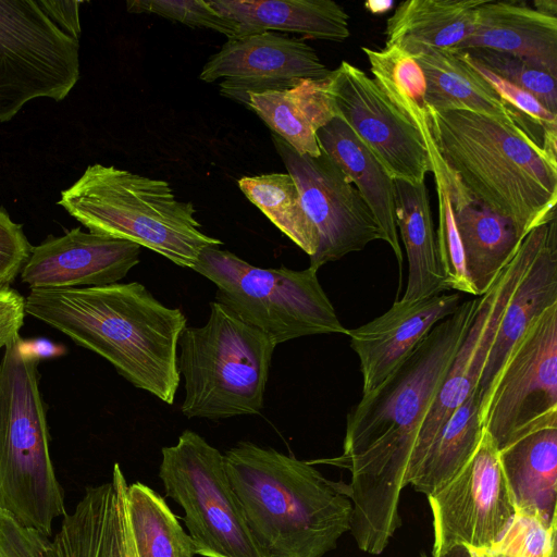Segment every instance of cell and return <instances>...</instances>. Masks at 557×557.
Returning <instances> with one entry per match:
<instances>
[{"mask_svg":"<svg viewBox=\"0 0 557 557\" xmlns=\"http://www.w3.org/2000/svg\"><path fill=\"white\" fill-rule=\"evenodd\" d=\"M478 297L438 322L346 419L343 454L309 460L351 473L350 530L358 547L381 554L400 525L398 504L422 423L472 322Z\"/></svg>","mask_w":557,"mask_h":557,"instance_id":"cell-1","label":"cell"},{"mask_svg":"<svg viewBox=\"0 0 557 557\" xmlns=\"http://www.w3.org/2000/svg\"><path fill=\"white\" fill-rule=\"evenodd\" d=\"M25 312L109 361L135 387L172 405L187 318L139 282L30 289Z\"/></svg>","mask_w":557,"mask_h":557,"instance_id":"cell-2","label":"cell"},{"mask_svg":"<svg viewBox=\"0 0 557 557\" xmlns=\"http://www.w3.org/2000/svg\"><path fill=\"white\" fill-rule=\"evenodd\" d=\"M428 112L447 181L522 237L556 218L557 159L525 125L462 109Z\"/></svg>","mask_w":557,"mask_h":557,"instance_id":"cell-3","label":"cell"},{"mask_svg":"<svg viewBox=\"0 0 557 557\" xmlns=\"http://www.w3.org/2000/svg\"><path fill=\"white\" fill-rule=\"evenodd\" d=\"M223 456L263 557H322L350 530L348 484L326 479L308 461L251 442H239Z\"/></svg>","mask_w":557,"mask_h":557,"instance_id":"cell-4","label":"cell"},{"mask_svg":"<svg viewBox=\"0 0 557 557\" xmlns=\"http://www.w3.org/2000/svg\"><path fill=\"white\" fill-rule=\"evenodd\" d=\"M58 205L90 233L128 240L183 268L223 244L200 230L194 205L178 200L168 182L113 165H88Z\"/></svg>","mask_w":557,"mask_h":557,"instance_id":"cell-5","label":"cell"},{"mask_svg":"<svg viewBox=\"0 0 557 557\" xmlns=\"http://www.w3.org/2000/svg\"><path fill=\"white\" fill-rule=\"evenodd\" d=\"M38 361L20 333L0 361V510L50 537L66 510L49 451Z\"/></svg>","mask_w":557,"mask_h":557,"instance_id":"cell-6","label":"cell"},{"mask_svg":"<svg viewBox=\"0 0 557 557\" xmlns=\"http://www.w3.org/2000/svg\"><path fill=\"white\" fill-rule=\"evenodd\" d=\"M275 347L265 333L211 301L206 324L186 326L178 339L181 412L209 420L258 414Z\"/></svg>","mask_w":557,"mask_h":557,"instance_id":"cell-7","label":"cell"},{"mask_svg":"<svg viewBox=\"0 0 557 557\" xmlns=\"http://www.w3.org/2000/svg\"><path fill=\"white\" fill-rule=\"evenodd\" d=\"M79 1L0 0V123L79 79Z\"/></svg>","mask_w":557,"mask_h":557,"instance_id":"cell-8","label":"cell"},{"mask_svg":"<svg viewBox=\"0 0 557 557\" xmlns=\"http://www.w3.org/2000/svg\"><path fill=\"white\" fill-rule=\"evenodd\" d=\"M216 286L215 301L270 336L276 345L318 334H347L323 290L318 270L264 269L207 247L193 268Z\"/></svg>","mask_w":557,"mask_h":557,"instance_id":"cell-9","label":"cell"},{"mask_svg":"<svg viewBox=\"0 0 557 557\" xmlns=\"http://www.w3.org/2000/svg\"><path fill=\"white\" fill-rule=\"evenodd\" d=\"M159 478L184 510L195 553L203 557H263L248 529L223 454L185 430L161 449Z\"/></svg>","mask_w":557,"mask_h":557,"instance_id":"cell-10","label":"cell"},{"mask_svg":"<svg viewBox=\"0 0 557 557\" xmlns=\"http://www.w3.org/2000/svg\"><path fill=\"white\" fill-rule=\"evenodd\" d=\"M480 419L498 450L557 426V304L545 309L507 356L486 396Z\"/></svg>","mask_w":557,"mask_h":557,"instance_id":"cell-11","label":"cell"},{"mask_svg":"<svg viewBox=\"0 0 557 557\" xmlns=\"http://www.w3.org/2000/svg\"><path fill=\"white\" fill-rule=\"evenodd\" d=\"M437 552L454 544L473 550L492 548L503 536L516 509L500 466L498 449L484 430L467 465L429 496Z\"/></svg>","mask_w":557,"mask_h":557,"instance_id":"cell-12","label":"cell"},{"mask_svg":"<svg viewBox=\"0 0 557 557\" xmlns=\"http://www.w3.org/2000/svg\"><path fill=\"white\" fill-rule=\"evenodd\" d=\"M272 141L318 233L319 245L310 258L311 268L319 270L327 262L362 250L373 240H383L366 201L327 156L322 151L315 158L300 154L275 134Z\"/></svg>","mask_w":557,"mask_h":557,"instance_id":"cell-13","label":"cell"},{"mask_svg":"<svg viewBox=\"0 0 557 557\" xmlns=\"http://www.w3.org/2000/svg\"><path fill=\"white\" fill-rule=\"evenodd\" d=\"M327 92L341 117L393 180L425 183L433 163L419 131L391 103L375 81L343 61L327 77Z\"/></svg>","mask_w":557,"mask_h":557,"instance_id":"cell-14","label":"cell"},{"mask_svg":"<svg viewBox=\"0 0 557 557\" xmlns=\"http://www.w3.org/2000/svg\"><path fill=\"white\" fill-rule=\"evenodd\" d=\"M330 74L304 38L264 32L227 39L208 59L199 78L206 83L223 78L221 94L246 106L249 94L285 90Z\"/></svg>","mask_w":557,"mask_h":557,"instance_id":"cell-15","label":"cell"},{"mask_svg":"<svg viewBox=\"0 0 557 557\" xmlns=\"http://www.w3.org/2000/svg\"><path fill=\"white\" fill-rule=\"evenodd\" d=\"M139 255L134 243L75 227L33 247L21 280L30 289L109 285L124 278L138 264Z\"/></svg>","mask_w":557,"mask_h":557,"instance_id":"cell-16","label":"cell"},{"mask_svg":"<svg viewBox=\"0 0 557 557\" xmlns=\"http://www.w3.org/2000/svg\"><path fill=\"white\" fill-rule=\"evenodd\" d=\"M460 293L401 301L382 315L347 331L360 361L362 396L375 391L410 355L426 334L459 308Z\"/></svg>","mask_w":557,"mask_h":557,"instance_id":"cell-17","label":"cell"},{"mask_svg":"<svg viewBox=\"0 0 557 557\" xmlns=\"http://www.w3.org/2000/svg\"><path fill=\"white\" fill-rule=\"evenodd\" d=\"M126 479L117 462L112 479L88 486L50 540L48 557H126L123 490Z\"/></svg>","mask_w":557,"mask_h":557,"instance_id":"cell-18","label":"cell"},{"mask_svg":"<svg viewBox=\"0 0 557 557\" xmlns=\"http://www.w3.org/2000/svg\"><path fill=\"white\" fill-rule=\"evenodd\" d=\"M473 48L516 55L557 77V17L521 2L485 0L457 51Z\"/></svg>","mask_w":557,"mask_h":557,"instance_id":"cell-19","label":"cell"},{"mask_svg":"<svg viewBox=\"0 0 557 557\" xmlns=\"http://www.w3.org/2000/svg\"><path fill=\"white\" fill-rule=\"evenodd\" d=\"M208 4L236 25V37L281 30L302 38L344 41L349 15L332 0H209Z\"/></svg>","mask_w":557,"mask_h":557,"instance_id":"cell-20","label":"cell"},{"mask_svg":"<svg viewBox=\"0 0 557 557\" xmlns=\"http://www.w3.org/2000/svg\"><path fill=\"white\" fill-rule=\"evenodd\" d=\"M468 278L476 297L485 294L518 251L522 237L509 220L447 184Z\"/></svg>","mask_w":557,"mask_h":557,"instance_id":"cell-21","label":"cell"},{"mask_svg":"<svg viewBox=\"0 0 557 557\" xmlns=\"http://www.w3.org/2000/svg\"><path fill=\"white\" fill-rule=\"evenodd\" d=\"M320 150L327 156L357 188L399 267L401 282L403 251L395 220V183L360 141L351 128L338 116L317 132Z\"/></svg>","mask_w":557,"mask_h":557,"instance_id":"cell-22","label":"cell"},{"mask_svg":"<svg viewBox=\"0 0 557 557\" xmlns=\"http://www.w3.org/2000/svg\"><path fill=\"white\" fill-rule=\"evenodd\" d=\"M498 454L516 513L556 529L557 426L534 431Z\"/></svg>","mask_w":557,"mask_h":557,"instance_id":"cell-23","label":"cell"},{"mask_svg":"<svg viewBox=\"0 0 557 557\" xmlns=\"http://www.w3.org/2000/svg\"><path fill=\"white\" fill-rule=\"evenodd\" d=\"M557 304V230L554 227L500 319L478 384L479 404L486 396L507 356L532 322Z\"/></svg>","mask_w":557,"mask_h":557,"instance_id":"cell-24","label":"cell"},{"mask_svg":"<svg viewBox=\"0 0 557 557\" xmlns=\"http://www.w3.org/2000/svg\"><path fill=\"white\" fill-rule=\"evenodd\" d=\"M424 74L426 106L434 110H469L525 125L460 51L420 47L410 53Z\"/></svg>","mask_w":557,"mask_h":557,"instance_id":"cell-25","label":"cell"},{"mask_svg":"<svg viewBox=\"0 0 557 557\" xmlns=\"http://www.w3.org/2000/svg\"><path fill=\"white\" fill-rule=\"evenodd\" d=\"M246 106L296 152L319 157L317 132L335 111L327 92V77L304 79L285 90L249 94Z\"/></svg>","mask_w":557,"mask_h":557,"instance_id":"cell-26","label":"cell"},{"mask_svg":"<svg viewBox=\"0 0 557 557\" xmlns=\"http://www.w3.org/2000/svg\"><path fill=\"white\" fill-rule=\"evenodd\" d=\"M395 183V220L407 258V287L399 299L414 301L448 290L441 265L425 183Z\"/></svg>","mask_w":557,"mask_h":557,"instance_id":"cell-27","label":"cell"},{"mask_svg":"<svg viewBox=\"0 0 557 557\" xmlns=\"http://www.w3.org/2000/svg\"><path fill=\"white\" fill-rule=\"evenodd\" d=\"M485 0H407L386 22L385 46L409 54L420 47L457 50L472 34Z\"/></svg>","mask_w":557,"mask_h":557,"instance_id":"cell-28","label":"cell"},{"mask_svg":"<svg viewBox=\"0 0 557 557\" xmlns=\"http://www.w3.org/2000/svg\"><path fill=\"white\" fill-rule=\"evenodd\" d=\"M483 426L478 388L453 412L428 446L409 461L406 485L428 497L446 485L475 453Z\"/></svg>","mask_w":557,"mask_h":557,"instance_id":"cell-29","label":"cell"},{"mask_svg":"<svg viewBox=\"0 0 557 557\" xmlns=\"http://www.w3.org/2000/svg\"><path fill=\"white\" fill-rule=\"evenodd\" d=\"M124 519L137 557H194L190 536L156 491L146 484H126Z\"/></svg>","mask_w":557,"mask_h":557,"instance_id":"cell-30","label":"cell"},{"mask_svg":"<svg viewBox=\"0 0 557 557\" xmlns=\"http://www.w3.org/2000/svg\"><path fill=\"white\" fill-rule=\"evenodd\" d=\"M373 79L391 103L419 131L426 148L433 138L425 101L426 84L416 59L396 46L362 47Z\"/></svg>","mask_w":557,"mask_h":557,"instance_id":"cell-31","label":"cell"},{"mask_svg":"<svg viewBox=\"0 0 557 557\" xmlns=\"http://www.w3.org/2000/svg\"><path fill=\"white\" fill-rule=\"evenodd\" d=\"M238 186L246 198L309 258L315 255L318 233L304 210L297 185L288 173L244 176L238 181Z\"/></svg>","mask_w":557,"mask_h":557,"instance_id":"cell-32","label":"cell"},{"mask_svg":"<svg viewBox=\"0 0 557 557\" xmlns=\"http://www.w3.org/2000/svg\"><path fill=\"white\" fill-rule=\"evenodd\" d=\"M432 161V173L438 199V227L435 234L446 284L448 290L453 289L460 294L467 293L475 296L467 275L463 250L456 227L449 189L440 156L433 157Z\"/></svg>","mask_w":557,"mask_h":557,"instance_id":"cell-33","label":"cell"},{"mask_svg":"<svg viewBox=\"0 0 557 557\" xmlns=\"http://www.w3.org/2000/svg\"><path fill=\"white\" fill-rule=\"evenodd\" d=\"M459 51H463L470 59L496 76L527 90L548 111L557 114V77L509 53L487 48Z\"/></svg>","mask_w":557,"mask_h":557,"instance_id":"cell-34","label":"cell"},{"mask_svg":"<svg viewBox=\"0 0 557 557\" xmlns=\"http://www.w3.org/2000/svg\"><path fill=\"white\" fill-rule=\"evenodd\" d=\"M126 10L131 13L157 14L194 28H208L225 35L236 36V25L212 9L206 0H129Z\"/></svg>","mask_w":557,"mask_h":557,"instance_id":"cell-35","label":"cell"},{"mask_svg":"<svg viewBox=\"0 0 557 557\" xmlns=\"http://www.w3.org/2000/svg\"><path fill=\"white\" fill-rule=\"evenodd\" d=\"M493 547L515 557H556V529H548L535 517L516 513Z\"/></svg>","mask_w":557,"mask_h":557,"instance_id":"cell-36","label":"cell"},{"mask_svg":"<svg viewBox=\"0 0 557 557\" xmlns=\"http://www.w3.org/2000/svg\"><path fill=\"white\" fill-rule=\"evenodd\" d=\"M32 248L22 224L12 221L0 207V289L10 287L21 274Z\"/></svg>","mask_w":557,"mask_h":557,"instance_id":"cell-37","label":"cell"},{"mask_svg":"<svg viewBox=\"0 0 557 557\" xmlns=\"http://www.w3.org/2000/svg\"><path fill=\"white\" fill-rule=\"evenodd\" d=\"M50 537L0 510V557H48Z\"/></svg>","mask_w":557,"mask_h":557,"instance_id":"cell-38","label":"cell"},{"mask_svg":"<svg viewBox=\"0 0 557 557\" xmlns=\"http://www.w3.org/2000/svg\"><path fill=\"white\" fill-rule=\"evenodd\" d=\"M25 298L11 287L0 289V348L20 333L25 318Z\"/></svg>","mask_w":557,"mask_h":557,"instance_id":"cell-39","label":"cell"},{"mask_svg":"<svg viewBox=\"0 0 557 557\" xmlns=\"http://www.w3.org/2000/svg\"><path fill=\"white\" fill-rule=\"evenodd\" d=\"M431 557H475L474 550L463 544H454L444 549L432 552Z\"/></svg>","mask_w":557,"mask_h":557,"instance_id":"cell-40","label":"cell"},{"mask_svg":"<svg viewBox=\"0 0 557 557\" xmlns=\"http://www.w3.org/2000/svg\"><path fill=\"white\" fill-rule=\"evenodd\" d=\"M534 9L547 15L557 17L556 0H536L533 2Z\"/></svg>","mask_w":557,"mask_h":557,"instance_id":"cell-41","label":"cell"},{"mask_svg":"<svg viewBox=\"0 0 557 557\" xmlns=\"http://www.w3.org/2000/svg\"><path fill=\"white\" fill-rule=\"evenodd\" d=\"M364 7L372 13L379 14L386 12L393 7L392 1H369L364 3Z\"/></svg>","mask_w":557,"mask_h":557,"instance_id":"cell-42","label":"cell"},{"mask_svg":"<svg viewBox=\"0 0 557 557\" xmlns=\"http://www.w3.org/2000/svg\"><path fill=\"white\" fill-rule=\"evenodd\" d=\"M474 556L475 557H515L511 554L500 550L495 547L474 550Z\"/></svg>","mask_w":557,"mask_h":557,"instance_id":"cell-43","label":"cell"},{"mask_svg":"<svg viewBox=\"0 0 557 557\" xmlns=\"http://www.w3.org/2000/svg\"><path fill=\"white\" fill-rule=\"evenodd\" d=\"M123 516H124V509H123ZM124 541H125L126 557H137L132 536H131L128 529L126 527V523H125V519H124Z\"/></svg>","mask_w":557,"mask_h":557,"instance_id":"cell-44","label":"cell"}]
</instances>
